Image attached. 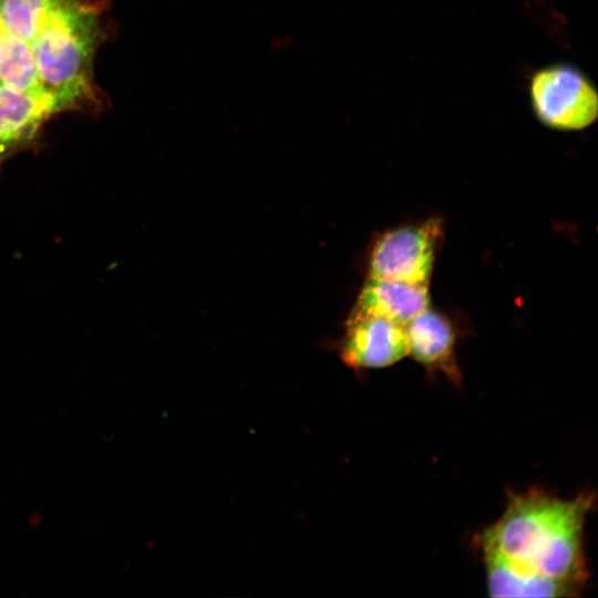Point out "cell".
<instances>
[{"mask_svg":"<svg viewBox=\"0 0 598 598\" xmlns=\"http://www.w3.org/2000/svg\"><path fill=\"white\" fill-rule=\"evenodd\" d=\"M441 235L437 218L385 231L372 246L369 278L429 285Z\"/></svg>","mask_w":598,"mask_h":598,"instance_id":"4","label":"cell"},{"mask_svg":"<svg viewBox=\"0 0 598 598\" xmlns=\"http://www.w3.org/2000/svg\"><path fill=\"white\" fill-rule=\"evenodd\" d=\"M529 100L536 118L555 130H582L598 116L594 83L570 64L558 63L536 71L529 82Z\"/></svg>","mask_w":598,"mask_h":598,"instance_id":"3","label":"cell"},{"mask_svg":"<svg viewBox=\"0 0 598 598\" xmlns=\"http://www.w3.org/2000/svg\"><path fill=\"white\" fill-rule=\"evenodd\" d=\"M62 0H0V23L32 43Z\"/></svg>","mask_w":598,"mask_h":598,"instance_id":"10","label":"cell"},{"mask_svg":"<svg viewBox=\"0 0 598 598\" xmlns=\"http://www.w3.org/2000/svg\"><path fill=\"white\" fill-rule=\"evenodd\" d=\"M52 113L45 95H31L0 83V165L32 141Z\"/></svg>","mask_w":598,"mask_h":598,"instance_id":"8","label":"cell"},{"mask_svg":"<svg viewBox=\"0 0 598 598\" xmlns=\"http://www.w3.org/2000/svg\"><path fill=\"white\" fill-rule=\"evenodd\" d=\"M429 303V285L369 278L349 317L374 316L405 326Z\"/></svg>","mask_w":598,"mask_h":598,"instance_id":"7","label":"cell"},{"mask_svg":"<svg viewBox=\"0 0 598 598\" xmlns=\"http://www.w3.org/2000/svg\"><path fill=\"white\" fill-rule=\"evenodd\" d=\"M100 37L97 13L78 0H62L31 43L52 111L74 107L92 94V64Z\"/></svg>","mask_w":598,"mask_h":598,"instance_id":"2","label":"cell"},{"mask_svg":"<svg viewBox=\"0 0 598 598\" xmlns=\"http://www.w3.org/2000/svg\"><path fill=\"white\" fill-rule=\"evenodd\" d=\"M406 355L404 326L374 316L348 318L340 357L350 368H386Z\"/></svg>","mask_w":598,"mask_h":598,"instance_id":"5","label":"cell"},{"mask_svg":"<svg viewBox=\"0 0 598 598\" xmlns=\"http://www.w3.org/2000/svg\"><path fill=\"white\" fill-rule=\"evenodd\" d=\"M0 83L31 95H45L31 44L9 32L1 23Z\"/></svg>","mask_w":598,"mask_h":598,"instance_id":"9","label":"cell"},{"mask_svg":"<svg viewBox=\"0 0 598 598\" xmlns=\"http://www.w3.org/2000/svg\"><path fill=\"white\" fill-rule=\"evenodd\" d=\"M408 354L430 373L440 372L453 384H462L456 359V334L448 319L429 308L405 326Z\"/></svg>","mask_w":598,"mask_h":598,"instance_id":"6","label":"cell"},{"mask_svg":"<svg viewBox=\"0 0 598 598\" xmlns=\"http://www.w3.org/2000/svg\"><path fill=\"white\" fill-rule=\"evenodd\" d=\"M595 494L563 499L537 488L511 493L477 537L492 597H574L588 580L586 517Z\"/></svg>","mask_w":598,"mask_h":598,"instance_id":"1","label":"cell"}]
</instances>
